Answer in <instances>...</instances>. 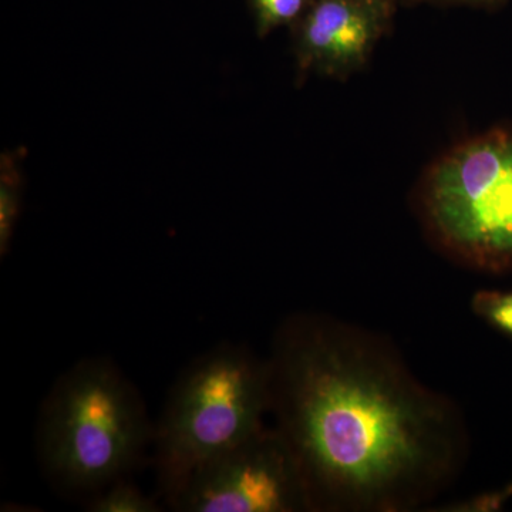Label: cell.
Masks as SVG:
<instances>
[{
  "mask_svg": "<svg viewBox=\"0 0 512 512\" xmlns=\"http://www.w3.org/2000/svg\"><path fill=\"white\" fill-rule=\"evenodd\" d=\"M471 309L487 325L512 338V292L478 291Z\"/></svg>",
  "mask_w": 512,
  "mask_h": 512,
  "instance_id": "10",
  "label": "cell"
},
{
  "mask_svg": "<svg viewBox=\"0 0 512 512\" xmlns=\"http://www.w3.org/2000/svg\"><path fill=\"white\" fill-rule=\"evenodd\" d=\"M87 510L93 512H158L160 505L147 497L136 485L120 478L109 487L94 495L87 505Z\"/></svg>",
  "mask_w": 512,
  "mask_h": 512,
  "instance_id": "9",
  "label": "cell"
},
{
  "mask_svg": "<svg viewBox=\"0 0 512 512\" xmlns=\"http://www.w3.org/2000/svg\"><path fill=\"white\" fill-rule=\"evenodd\" d=\"M315 0H248L256 35L265 37L279 28H293Z\"/></svg>",
  "mask_w": 512,
  "mask_h": 512,
  "instance_id": "8",
  "label": "cell"
},
{
  "mask_svg": "<svg viewBox=\"0 0 512 512\" xmlns=\"http://www.w3.org/2000/svg\"><path fill=\"white\" fill-rule=\"evenodd\" d=\"M396 0H315L292 28L298 83L345 80L366 66L392 26Z\"/></svg>",
  "mask_w": 512,
  "mask_h": 512,
  "instance_id": "6",
  "label": "cell"
},
{
  "mask_svg": "<svg viewBox=\"0 0 512 512\" xmlns=\"http://www.w3.org/2000/svg\"><path fill=\"white\" fill-rule=\"evenodd\" d=\"M22 171L18 153H3L0 160V254H8L22 211Z\"/></svg>",
  "mask_w": 512,
  "mask_h": 512,
  "instance_id": "7",
  "label": "cell"
},
{
  "mask_svg": "<svg viewBox=\"0 0 512 512\" xmlns=\"http://www.w3.org/2000/svg\"><path fill=\"white\" fill-rule=\"evenodd\" d=\"M268 359L224 343L192 360L175 380L154 426L158 481L171 497L202 464L265 426Z\"/></svg>",
  "mask_w": 512,
  "mask_h": 512,
  "instance_id": "3",
  "label": "cell"
},
{
  "mask_svg": "<svg viewBox=\"0 0 512 512\" xmlns=\"http://www.w3.org/2000/svg\"><path fill=\"white\" fill-rule=\"evenodd\" d=\"M430 241L451 261L512 271V130L493 128L441 156L417 190Z\"/></svg>",
  "mask_w": 512,
  "mask_h": 512,
  "instance_id": "4",
  "label": "cell"
},
{
  "mask_svg": "<svg viewBox=\"0 0 512 512\" xmlns=\"http://www.w3.org/2000/svg\"><path fill=\"white\" fill-rule=\"evenodd\" d=\"M266 359L269 414L301 470L309 512L420 511L466 468L463 410L375 330L291 313Z\"/></svg>",
  "mask_w": 512,
  "mask_h": 512,
  "instance_id": "1",
  "label": "cell"
},
{
  "mask_svg": "<svg viewBox=\"0 0 512 512\" xmlns=\"http://www.w3.org/2000/svg\"><path fill=\"white\" fill-rule=\"evenodd\" d=\"M396 2H399V0H396Z\"/></svg>",
  "mask_w": 512,
  "mask_h": 512,
  "instance_id": "12",
  "label": "cell"
},
{
  "mask_svg": "<svg viewBox=\"0 0 512 512\" xmlns=\"http://www.w3.org/2000/svg\"><path fill=\"white\" fill-rule=\"evenodd\" d=\"M153 436L136 386L111 360L90 357L64 372L47 394L36 450L57 487L100 493L136 466Z\"/></svg>",
  "mask_w": 512,
  "mask_h": 512,
  "instance_id": "2",
  "label": "cell"
},
{
  "mask_svg": "<svg viewBox=\"0 0 512 512\" xmlns=\"http://www.w3.org/2000/svg\"><path fill=\"white\" fill-rule=\"evenodd\" d=\"M407 2L447 3V5H468L477 8H498L508 0H407Z\"/></svg>",
  "mask_w": 512,
  "mask_h": 512,
  "instance_id": "11",
  "label": "cell"
},
{
  "mask_svg": "<svg viewBox=\"0 0 512 512\" xmlns=\"http://www.w3.org/2000/svg\"><path fill=\"white\" fill-rule=\"evenodd\" d=\"M167 501L180 512H309L291 448L266 424L198 467Z\"/></svg>",
  "mask_w": 512,
  "mask_h": 512,
  "instance_id": "5",
  "label": "cell"
}]
</instances>
